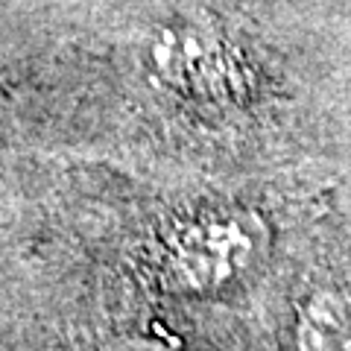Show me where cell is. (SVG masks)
<instances>
[{"label": "cell", "mask_w": 351, "mask_h": 351, "mask_svg": "<svg viewBox=\"0 0 351 351\" xmlns=\"http://www.w3.org/2000/svg\"><path fill=\"white\" fill-rule=\"evenodd\" d=\"M261 234L252 214H211L184 223L167 240L164 272L179 290H219L255 263Z\"/></svg>", "instance_id": "cell-1"}, {"label": "cell", "mask_w": 351, "mask_h": 351, "mask_svg": "<svg viewBox=\"0 0 351 351\" xmlns=\"http://www.w3.org/2000/svg\"><path fill=\"white\" fill-rule=\"evenodd\" d=\"M299 351H351V302L322 293L299 316Z\"/></svg>", "instance_id": "cell-2"}, {"label": "cell", "mask_w": 351, "mask_h": 351, "mask_svg": "<svg viewBox=\"0 0 351 351\" xmlns=\"http://www.w3.org/2000/svg\"><path fill=\"white\" fill-rule=\"evenodd\" d=\"M129 351H167V348H161V346H152V343H138V346H132Z\"/></svg>", "instance_id": "cell-3"}]
</instances>
